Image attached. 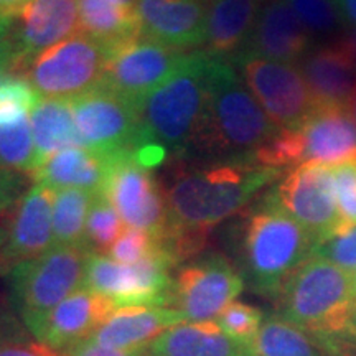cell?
Listing matches in <instances>:
<instances>
[{
    "mask_svg": "<svg viewBox=\"0 0 356 356\" xmlns=\"http://www.w3.org/2000/svg\"><path fill=\"white\" fill-rule=\"evenodd\" d=\"M317 239L280 207L274 190L244 216L239 228V261L249 287L277 299L284 282L314 256Z\"/></svg>",
    "mask_w": 356,
    "mask_h": 356,
    "instance_id": "obj_3",
    "label": "cell"
},
{
    "mask_svg": "<svg viewBox=\"0 0 356 356\" xmlns=\"http://www.w3.org/2000/svg\"><path fill=\"white\" fill-rule=\"evenodd\" d=\"M115 155L71 147L51 155L32 177L37 184L55 191L74 188L99 193L104 188Z\"/></svg>",
    "mask_w": 356,
    "mask_h": 356,
    "instance_id": "obj_23",
    "label": "cell"
},
{
    "mask_svg": "<svg viewBox=\"0 0 356 356\" xmlns=\"http://www.w3.org/2000/svg\"><path fill=\"white\" fill-rule=\"evenodd\" d=\"M115 310H119L118 305L108 297L79 289L48 314L35 338L65 353L89 340L113 317Z\"/></svg>",
    "mask_w": 356,
    "mask_h": 356,
    "instance_id": "obj_17",
    "label": "cell"
},
{
    "mask_svg": "<svg viewBox=\"0 0 356 356\" xmlns=\"http://www.w3.org/2000/svg\"><path fill=\"white\" fill-rule=\"evenodd\" d=\"M346 333H348L350 337H353L356 340V300L353 307H351L350 310V315H348V327H346Z\"/></svg>",
    "mask_w": 356,
    "mask_h": 356,
    "instance_id": "obj_47",
    "label": "cell"
},
{
    "mask_svg": "<svg viewBox=\"0 0 356 356\" xmlns=\"http://www.w3.org/2000/svg\"><path fill=\"white\" fill-rule=\"evenodd\" d=\"M184 322V315L170 307H126L115 310L89 340L119 351L147 350L162 333Z\"/></svg>",
    "mask_w": 356,
    "mask_h": 356,
    "instance_id": "obj_21",
    "label": "cell"
},
{
    "mask_svg": "<svg viewBox=\"0 0 356 356\" xmlns=\"http://www.w3.org/2000/svg\"><path fill=\"white\" fill-rule=\"evenodd\" d=\"M76 33H79L78 0H32L19 13L10 40L22 58L25 73L35 56Z\"/></svg>",
    "mask_w": 356,
    "mask_h": 356,
    "instance_id": "obj_18",
    "label": "cell"
},
{
    "mask_svg": "<svg viewBox=\"0 0 356 356\" xmlns=\"http://www.w3.org/2000/svg\"><path fill=\"white\" fill-rule=\"evenodd\" d=\"M173 267L177 262L167 249L137 264H121L106 254L91 252L84 289L108 297L118 309L168 307Z\"/></svg>",
    "mask_w": 356,
    "mask_h": 356,
    "instance_id": "obj_8",
    "label": "cell"
},
{
    "mask_svg": "<svg viewBox=\"0 0 356 356\" xmlns=\"http://www.w3.org/2000/svg\"><path fill=\"white\" fill-rule=\"evenodd\" d=\"M79 33L96 40L108 50L140 35L136 8L121 0H78Z\"/></svg>",
    "mask_w": 356,
    "mask_h": 356,
    "instance_id": "obj_26",
    "label": "cell"
},
{
    "mask_svg": "<svg viewBox=\"0 0 356 356\" xmlns=\"http://www.w3.org/2000/svg\"><path fill=\"white\" fill-rule=\"evenodd\" d=\"M343 25L350 30H356V0H337Z\"/></svg>",
    "mask_w": 356,
    "mask_h": 356,
    "instance_id": "obj_43",
    "label": "cell"
},
{
    "mask_svg": "<svg viewBox=\"0 0 356 356\" xmlns=\"http://www.w3.org/2000/svg\"><path fill=\"white\" fill-rule=\"evenodd\" d=\"M13 19H15V17L6 15V13L0 12V42H2V40H6L8 35H10L13 24H15Z\"/></svg>",
    "mask_w": 356,
    "mask_h": 356,
    "instance_id": "obj_45",
    "label": "cell"
},
{
    "mask_svg": "<svg viewBox=\"0 0 356 356\" xmlns=\"http://www.w3.org/2000/svg\"><path fill=\"white\" fill-rule=\"evenodd\" d=\"M0 165L13 172H33L35 144L30 115L0 122Z\"/></svg>",
    "mask_w": 356,
    "mask_h": 356,
    "instance_id": "obj_30",
    "label": "cell"
},
{
    "mask_svg": "<svg viewBox=\"0 0 356 356\" xmlns=\"http://www.w3.org/2000/svg\"><path fill=\"white\" fill-rule=\"evenodd\" d=\"M292 131L299 144L300 165L356 160V121L346 104H315Z\"/></svg>",
    "mask_w": 356,
    "mask_h": 356,
    "instance_id": "obj_15",
    "label": "cell"
},
{
    "mask_svg": "<svg viewBox=\"0 0 356 356\" xmlns=\"http://www.w3.org/2000/svg\"><path fill=\"white\" fill-rule=\"evenodd\" d=\"M32 0H0V12L6 15L17 17Z\"/></svg>",
    "mask_w": 356,
    "mask_h": 356,
    "instance_id": "obj_44",
    "label": "cell"
},
{
    "mask_svg": "<svg viewBox=\"0 0 356 356\" xmlns=\"http://www.w3.org/2000/svg\"><path fill=\"white\" fill-rule=\"evenodd\" d=\"M162 239L137 228H126L121 238L109 249L108 256L121 264H137L163 251Z\"/></svg>",
    "mask_w": 356,
    "mask_h": 356,
    "instance_id": "obj_35",
    "label": "cell"
},
{
    "mask_svg": "<svg viewBox=\"0 0 356 356\" xmlns=\"http://www.w3.org/2000/svg\"><path fill=\"white\" fill-rule=\"evenodd\" d=\"M6 243H7V229L3 228V226H0V252H2Z\"/></svg>",
    "mask_w": 356,
    "mask_h": 356,
    "instance_id": "obj_49",
    "label": "cell"
},
{
    "mask_svg": "<svg viewBox=\"0 0 356 356\" xmlns=\"http://www.w3.org/2000/svg\"><path fill=\"white\" fill-rule=\"evenodd\" d=\"M24 178L19 172L8 170V168L0 165V213L6 211L8 207L19 200L24 190Z\"/></svg>",
    "mask_w": 356,
    "mask_h": 356,
    "instance_id": "obj_38",
    "label": "cell"
},
{
    "mask_svg": "<svg viewBox=\"0 0 356 356\" xmlns=\"http://www.w3.org/2000/svg\"><path fill=\"white\" fill-rule=\"evenodd\" d=\"M351 277H353V291H355V299H356V273L351 274Z\"/></svg>",
    "mask_w": 356,
    "mask_h": 356,
    "instance_id": "obj_51",
    "label": "cell"
},
{
    "mask_svg": "<svg viewBox=\"0 0 356 356\" xmlns=\"http://www.w3.org/2000/svg\"><path fill=\"white\" fill-rule=\"evenodd\" d=\"M121 2L126 3V6H129V7H136L137 0H121Z\"/></svg>",
    "mask_w": 356,
    "mask_h": 356,
    "instance_id": "obj_50",
    "label": "cell"
},
{
    "mask_svg": "<svg viewBox=\"0 0 356 356\" xmlns=\"http://www.w3.org/2000/svg\"><path fill=\"white\" fill-rule=\"evenodd\" d=\"M335 197L343 226L356 225V160L330 165Z\"/></svg>",
    "mask_w": 356,
    "mask_h": 356,
    "instance_id": "obj_37",
    "label": "cell"
},
{
    "mask_svg": "<svg viewBox=\"0 0 356 356\" xmlns=\"http://www.w3.org/2000/svg\"><path fill=\"white\" fill-rule=\"evenodd\" d=\"M249 350L252 356H327L310 333L277 315L264 320Z\"/></svg>",
    "mask_w": 356,
    "mask_h": 356,
    "instance_id": "obj_28",
    "label": "cell"
},
{
    "mask_svg": "<svg viewBox=\"0 0 356 356\" xmlns=\"http://www.w3.org/2000/svg\"><path fill=\"white\" fill-rule=\"evenodd\" d=\"M266 2H273V0H266Z\"/></svg>",
    "mask_w": 356,
    "mask_h": 356,
    "instance_id": "obj_53",
    "label": "cell"
},
{
    "mask_svg": "<svg viewBox=\"0 0 356 356\" xmlns=\"http://www.w3.org/2000/svg\"><path fill=\"white\" fill-rule=\"evenodd\" d=\"M186 55L184 50L139 35L109 51L102 86L137 104L168 81Z\"/></svg>",
    "mask_w": 356,
    "mask_h": 356,
    "instance_id": "obj_12",
    "label": "cell"
},
{
    "mask_svg": "<svg viewBox=\"0 0 356 356\" xmlns=\"http://www.w3.org/2000/svg\"><path fill=\"white\" fill-rule=\"evenodd\" d=\"M149 356H252L249 345L221 332L215 320L184 322L162 333L147 348Z\"/></svg>",
    "mask_w": 356,
    "mask_h": 356,
    "instance_id": "obj_24",
    "label": "cell"
},
{
    "mask_svg": "<svg viewBox=\"0 0 356 356\" xmlns=\"http://www.w3.org/2000/svg\"><path fill=\"white\" fill-rule=\"evenodd\" d=\"M19 327L7 315H0V346L20 340Z\"/></svg>",
    "mask_w": 356,
    "mask_h": 356,
    "instance_id": "obj_42",
    "label": "cell"
},
{
    "mask_svg": "<svg viewBox=\"0 0 356 356\" xmlns=\"http://www.w3.org/2000/svg\"><path fill=\"white\" fill-rule=\"evenodd\" d=\"M95 197L96 193L84 190L56 191L53 203V246L88 248L86 221Z\"/></svg>",
    "mask_w": 356,
    "mask_h": 356,
    "instance_id": "obj_29",
    "label": "cell"
},
{
    "mask_svg": "<svg viewBox=\"0 0 356 356\" xmlns=\"http://www.w3.org/2000/svg\"><path fill=\"white\" fill-rule=\"evenodd\" d=\"M338 40L345 44V48L350 51V55L353 56L356 61V30H350L348 33L343 35V37Z\"/></svg>",
    "mask_w": 356,
    "mask_h": 356,
    "instance_id": "obj_46",
    "label": "cell"
},
{
    "mask_svg": "<svg viewBox=\"0 0 356 356\" xmlns=\"http://www.w3.org/2000/svg\"><path fill=\"white\" fill-rule=\"evenodd\" d=\"M314 256L332 262L346 270V273H356V225L346 226L338 233L328 236L317 243L314 249Z\"/></svg>",
    "mask_w": 356,
    "mask_h": 356,
    "instance_id": "obj_36",
    "label": "cell"
},
{
    "mask_svg": "<svg viewBox=\"0 0 356 356\" xmlns=\"http://www.w3.org/2000/svg\"><path fill=\"white\" fill-rule=\"evenodd\" d=\"M248 89L279 131L293 129L315 108L302 70L296 63L261 56L236 58Z\"/></svg>",
    "mask_w": 356,
    "mask_h": 356,
    "instance_id": "obj_10",
    "label": "cell"
},
{
    "mask_svg": "<svg viewBox=\"0 0 356 356\" xmlns=\"http://www.w3.org/2000/svg\"><path fill=\"white\" fill-rule=\"evenodd\" d=\"M312 35L287 0H273L261 8L251 37L239 55L296 63L310 51Z\"/></svg>",
    "mask_w": 356,
    "mask_h": 356,
    "instance_id": "obj_20",
    "label": "cell"
},
{
    "mask_svg": "<svg viewBox=\"0 0 356 356\" xmlns=\"http://www.w3.org/2000/svg\"><path fill=\"white\" fill-rule=\"evenodd\" d=\"M56 191L35 184L20 200L7 229L0 262L8 270L22 261L33 259L53 248V203Z\"/></svg>",
    "mask_w": 356,
    "mask_h": 356,
    "instance_id": "obj_19",
    "label": "cell"
},
{
    "mask_svg": "<svg viewBox=\"0 0 356 356\" xmlns=\"http://www.w3.org/2000/svg\"><path fill=\"white\" fill-rule=\"evenodd\" d=\"M140 35L178 50L204 44L208 0H137Z\"/></svg>",
    "mask_w": 356,
    "mask_h": 356,
    "instance_id": "obj_16",
    "label": "cell"
},
{
    "mask_svg": "<svg viewBox=\"0 0 356 356\" xmlns=\"http://www.w3.org/2000/svg\"><path fill=\"white\" fill-rule=\"evenodd\" d=\"M355 300L351 274L317 256L291 274L275 299L277 317L297 325L317 341L345 335Z\"/></svg>",
    "mask_w": 356,
    "mask_h": 356,
    "instance_id": "obj_5",
    "label": "cell"
},
{
    "mask_svg": "<svg viewBox=\"0 0 356 356\" xmlns=\"http://www.w3.org/2000/svg\"><path fill=\"white\" fill-rule=\"evenodd\" d=\"M6 270H8V269H7V267H6V266H3V264H2V262H0V273H6Z\"/></svg>",
    "mask_w": 356,
    "mask_h": 356,
    "instance_id": "obj_52",
    "label": "cell"
},
{
    "mask_svg": "<svg viewBox=\"0 0 356 356\" xmlns=\"http://www.w3.org/2000/svg\"><path fill=\"white\" fill-rule=\"evenodd\" d=\"M124 229H126V222L119 216L113 203L102 191L96 193L86 221L88 248L97 254L109 252L114 243L121 238Z\"/></svg>",
    "mask_w": 356,
    "mask_h": 356,
    "instance_id": "obj_31",
    "label": "cell"
},
{
    "mask_svg": "<svg viewBox=\"0 0 356 356\" xmlns=\"http://www.w3.org/2000/svg\"><path fill=\"white\" fill-rule=\"evenodd\" d=\"M300 70L315 104L348 102L356 84V61L340 40L307 53Z\"/></svg>",
    "mask_w": 356,
    "mask_h": 356,
    "instance_id": "obj_22",
    "label": "cell"
},
{
    "mask_svg": "<svg viewBox=\"0 0 356 356\" xmlns=\"http://www.w3.org/2000/svg\"><path fill=\"white\" fill-rule=\"evenodd\" d=\"M252 160H221L207 167H175L167 181L168 226L162 243L178 264L207 246L211 229L228 220L280 177Z\"/></svg>",
    "mask_w": 356,
    "mask_h": 356,
    "instance_id": "obj_1",
    "label": "cell"
},
{
    "mask_svg": "<svg viewBox=\"0 0 356 356\" xmlns=\"http://www.w3.org/2000/svg\"><path fill=\"white\" fill-rule=\"evenodd\" d=\"M275 198L297 222L322 241L343 229L330 165L304 163L292 168L274 188Z\"/></svg>",
    "mask_w": 356,
    "mask_h": 356,
    "instance_id": "obj_14",
    "label": "cell"
},
{
    "mask_svg": "<svg viewBox=\"0 0 356 356\" xmlns=\"http://www.w3.org/2000/svg\"><path fill=\"white\" fill-rule=\"evenodd\" d=\"M277 132L233 65L215 56L207 114L193 152L221 160H252L256 150Z\"/></svg>",
    "mask_w": 356,
    "mask_h": 356,
    "instance_id": "obj_4",
    "label": "cell"
},
{
    "mask_svg": "<svg viewBox=\"0 0 356 356\" xmlns=\"http://www.w3.org/2000/svg\"><path fill=\"white\" fill-rule=\"evenodd\" d=\"M66 356H149L147 350L139 351H119L113 348H106V346L97 345L96 341L86 340L79 343L68 351H65Z\"/></svg>",
    "mask_w": 356,
    "mask_h": 356,
    "instance_id": "obj_41",
    "label": "cell"
},
{
    "mask_svg": "<svg viewBox=\"0 0 356 356\" xmlns=\"http://www.w3.org/2000/svg\"><path fill=\"white\" fill-rule=\"evenodd\" d=\"M89 256L88 248L53 246L8 270L13 307L33 337L56 305L84 289Z\"/></svg>",
    "mask_w": 356,
    "mask_h": 356,
    "instance_id": "obj_6",
    "label": "cell"
},
{
    "mask_svg": "<svg viewBox=\"0 0 356 356\" xmlns=\"http://www.w3.org/2000/svg\"><path fill=\"white\" fill-rule=\"evenodd\" d=\"M287 3L310 35L333 33L343 25L337 0H287Z\"/></svg>",
    "mask_w": 356,
    "mask_h": 356,
    "instance_id": "obj_33",
    "label": "cell"
},
{
    "mask_svg": "<svg viewBox=\"0 0 356 356\" xmlns=\"http://www.w3.org/2000/svg\"><path fill=\"white\" fill-rule=\"evenodd\" d=\"M40 101V92L25 78H7L0 83V122L30 115Z\"/></svg>",
    "mask_w": 356,
    "mask_h": 356,
    "instance_id": "obj_34",
    "label": "cell"
},
{
    "mask_svg": "<svg viewBox=\"0 0 356 356\" xmlns=\"http://www.w3.org/2000/svg\"><path fill=\"white\" fill-rule=\"evenodd\" d=\"M30 124L35 144L33 172L51 155L71 147H81L68 99H42L30 114Z\"/></svg>",
    "mask_w": 356,
    "mask_h": 356,
    "instance_id": "obj_27",
    "label": "cell"
},
{
    "mask_svg": "<svg viewBox=\"0 0 356 356\" xmlns=\"http://www.w3.org/2000/svg\"><path fill=\"white\" fill-rule=\"evenodd\" d=\"M346 108H348L350 114L353 115V119L356 121V84H355L353 91H351V95L348 97V102H346Z\"/></svg>",
    "mask_w": 356,
    "mask_h": 356,
    "instance_id": "obj_48",
    "label": "cell"
},
{
    "mask_svg": "<svg viewBox=\"0 0 356 356\" xmlns=\"http://www.w3.org/2000/svg\"><path fill=\"white\" fill-rule=\"evenodd\" d=\"M244 289L243 274L228 257L210 252L184 262L173 277L168 307L185 322L215 320Z\"/></svg>",
    "mask_w": 356,
    "mask_h": 356,
    "instance_id": "obj_9",
    "label": "cell"
},
{
    "mask_svg": "<svg viewBox=\"0 0 356 356\" xmlns=\"http://www.w3.org/2000/svg\"><path fill=\"white\" fill-rule=\"evenodd\" d=\"M71 108L83 149L99 154L132 152L139 127L136 102L99 86L71 99Z\"/></svg>",
    "mask_w": 356,
    "mask_h": 356,
    "instance_id": "obj_13",
    "label": "cell"
},
{
    "mask_svg": "<svg viewBox=\"0 0 356 356\" xmlns=\"http://www.w3.org/2000/svg\"><path fill=\"white\" fill-rule=\"evenodd\" d=\"M109 50L76 33L33 58L25 79L48 99H74L104 84Z\"/></svg>",
    "mask_w": 356,
    "mask_h": 356,
    "instance_id": "obj_7",
    "label": "cell"
},
{
    "mask_svg": "<svg viewBox=\"0 0 356 356\" xmlns=\"http://www.w3.org/2000/svg\"><path fill=\"white\" fill-rule=\"evenodd\" d=\"M213 61L208 51H190L168 81L137 102V162L154 168L193 152L207 114Z\"/></svg>",
    "mask_w": 356,
    "mask_h": 356,
    "instance_id": "obj_2",
    "label": "cell"
},
{
    "mask_svg": "<svg viewBox=\"0 0 356 356\" xmlns=\"http://www.w3.org/2000/svg\"><path fill=\"white\" fill-rule=\"evenodd\" d=\"M218 327L226 337L238 343L249 345L264 323V315L257 307L233 300L215 318Z\"/></svg>",
    "mask_w": 356,
    "mask_h": 356,
    "instance_id": "obj_32",
    "label": "cell"
},
{
    "mask_svg": "<svg viewBox=\"0 0 356 356\" xmlns=\"http://www.w3.org/2000/svg\"><path fill=\"white\" fill-rule=\"evenodd\" d=\"M261 12V0H208L204 48L225 58L241 51Z\"/></svg>",
    "mask_w": 356,
    "mask_h": 356,
    "instance_id": "obj_25",
    "label": "cell"
},
{
    "mask_svg": "<svg viewBox=\"0 0 356 356\" xmlns=\"http://www.w3.org/2000/svg\"><path fill=\"white\" fill-rule=\"evenodd\" d=\"M0 356H66L42 341H13L0 346Z\"/></svg>",
    "mask_w": 356,
    "mask_h": 356,
    "instance_id": "obj_39",
    "label": "cell"
},
{
    "mask_svg": "<svg viewBox=\"0 0 356 356\" xmlns=\"http://www.w3.org/2000/svg\"><path fill=\"white\" fill-rule=\"evenodd\" d=\"M102 193L108 197L129 228H137L162 239L168 226L165 190L155 180L152 168L121 152L114 157Z\"/></svg>",
    "mask_w": 356,
    "mask_h": 356,
    "instance_id": "obj_11",
    "label": "cell"
},
{
    "mask_svg": "<svg viewBox=\"0 0 356 356\" xmlns=\"http://www.w3.org/2000/svg\"><path fill=\"white\" fill-rule=\"evenodd\" d=\"M24 71V63L10 38L0 42V83Z\"/></svg>",
    "mask_w": 356,
    "mask_h": 356,
    "instance_id": "obj_40",
    "label": "cell"
}]
</instances>
